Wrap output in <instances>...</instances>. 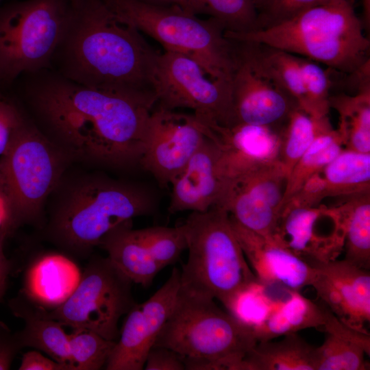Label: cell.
<instances>
[{
  "label": "cell",
  "mask_w": 370,
  "mask_h": 370,
  "mask_svg": "<svg viewBox=\"0 0 370 370\" xmlns=\"http://www.w3.org/2000/svg\"><path fill=\"white\" fill-rule=\"evenodd\" d=\"M47 74L27 90L32 121L71 164L97 170L140 167L148 119L157 99Z\"/></svg>",
  "instance_id": "6da1fadb"
},
{
  "label": "cell",
  "mask_w": 370,
  "mask_h": 370,
  "mask_svg": "<svg viewBox=\"0 0 370 370\" xmlns=\"http://www.w3.org/2000/svg\"><path fill=\"white\" fill-rule=\"evenodd\" d=\"M159 53L103 0H83L73 8L51 66L84 86L156 98L153 75Z\"/></svg>",
  "instance_id": "7a4b0ae2"
},
{
  "label": "cell",
  "mask_w": 370,
  "mask_h": 370,
  "mask_svg": "<svg viewBox=\"0 0 370 370\" xmlns=\"http://www.w3.org/2000/svg\"><path fill=\"white\" fill-rule=\"evenodd\" d=\"M82 169V168H81ZM44 238L70 256H90L101 238L119 225L152 214L157 199L145 186L114 178L101 170L71 164L49 201Z\"/></svg>",
  "instance_id": "3957f363"
},
{
  "label": "cell",
  "mask_w": 370,
  "mask_h": 370,
  "mask_svg": "<svg viewBox=\"0 0 370 370\" xmlns=\"http://www.w3.org/2000/svg\"><path fill=\"white\" fill-rule=\"evenodd\" d=\"M354 0H329L275 25L245 33L225 32L234 41L252 42L304 57L350 74L370 60L369 39Z\"/></svg>",
  "instance_id": "277c9868"
},
{
  "label": "cell",
  "mask_w": 370,
  "mask_h": 370,
  "mask_svg": "<svg viewBox=\"0 0 370 370\" xmlns=\"http://www.w3.org/2000/svg\"><path fill=\"white\" fill-rule=\"evenodd\" d=\"M214 299L180 288L173 310L153 346L177 353L189 370H239L256 344L251 326L219 308Z\"/></svg>",
  "instance_id": "5b68a950"
},
{
  "label": "cell",
  "mask_w": 370,
  "mask_h": 370,
  "mask_svg": "<svg viewBox=\"0 0 370 370\" xmlns=\"http://www.w3.org/2000/svg\"><path fill=\"white\" fill-rule=\"evenodd\" d=\"M188 256L180 270V290L217 299L227 309L258 283L234 232L230 214L214 206L191 212L182 225Z\"/></svg>",
  "instance_id": "8992f818"
},
{
  "label": "cell",
  "mask_w": 370,
  "mask_h": 370,
  "mask_svg": "<svg viewBox=\"0 0 370 370\" xmlns=\"http://www.w3.org/2000/svg\"><path fill=\"white\" fill-rule=\"evenodd\" d=\"M121 21L158 42L164 51L186 56L212 79L231 83L235 42L217 21L201 19L176 5L146 0H103Z\"/></svg>",
  "instance_id": "52a82bcc"
},
{
  "label": "cell",
  "mask_w": 370,
  "mask_h": 370,
  "mask_svg": "<svg viewBox=\"0 0 370 370\" xmlns=\"http://www.w3.org/2000/svg\"><path fill=\"white\" fill-rule=\"evenodd\" d=\"M0 156V195L13 232L23 225L42 230L47 203L71 162L27 118Z\"/></svg>",
  "instance_id": "ba28073f"
},
{
  "label": "cell",
  "mask_w": 370,
  "mask_h": 370,
  "mask_svg": "<svg viewBox=\"0 0 370 370\" xmlns=\"http://www.w3.org/2000/svg\"><path fill=\"white\" fill-rule=\"evenodd\" d=\"M73 10L70 0H26L0 8V84L51 66Z\"/></svg>",
  "instance_id": "9c48e42d"
},
{
  "label": "cell",
  "mask_w": 370,
  "mask_h": 370,
  "mask_svg": "<svg viewBox=\"0 0 370 370\" xmlns=\"http://www.w3.org/2000/svg\"><path fill=\"white\" fill-rule=\"evenodd\" d=\"M133 282L107 257L90 256L79 282L58 307L45 310L46 317L72 329H87L116 341L119 321L136 304Z\"/></svg>",
  "instance_id": "30bf717a"
},
{
  "label": "cell",
  "mask_w": 370,
  "mask_h": 370,
  "mask_svg": "<svg viewBox=\"0 0 370 370\" xmlns=\"http://www.w3.org/2000/svg\"><path fill=\"white\" fill-rule=\"evenodd\" d=\"M153 85L157 105L188 108L201 121L233 124L231 83L211 78L192 58L175 52L159 53Z\"/></svg>",
  "instance_id": "8fae6325"
},
{
  "label": "cell",
  "mask_w": 370,
  "mask_h": 370,
  "mask_svg": "<svg viewBox=\"0 0 370 370\" xmlns=\"http://www.w3.org/2000/svg\"><path fill=\"white\" fill-rule=\"evenodd\" d=\"M234 42L233 124L282 128L292 111L299 108L297 103L262 64L254 42Z\"/></svg>",
  "instance_id": "7c38bea8"
},
{
  "label": "cell",
  "mask_w": 370,
  "mask_h": 370,
  "mask_svg": "<svg viewBox=\"0 0 370 370\" xmlns=\"http://www.w3.org/2000/svg\"><path fill=\"white\" fill-rule=\"evenodd\" d=\"M206 138L195 115L156 105L149 117L140 168L170 185Z\"/></svg>",
  "instance_id": "4fadbf2b"
},
{
  "label": "cell",
  "mask_w": 370,
  "mask_h": 370,
  "mask_svg": "<svg viewBox=\"0 0 370 370\" xmlns=\"http://www.w3.org/2000/svg\"><path fill=\"white\" fill-rule=\"evenodd\" d=\"M180 270L173 268L167 280L148 299L126 314L119 336L105 365L107 370H142L147 354L170 317L180 288Z\"/></svg>",
  "instance_id": "5bb4252c"
},
{
  "label": "cell",
  "mask_w": 370,
  "mask_h": 370,
  "mask_svg": "<svg viewBox=\"0 0 370 370\" xmlns=\"http://www.w3.org/2000/svg\"><path fill=\"white\" fill-rule=\"evenodd\" d=\"M275 240L308 262L336 259L344 234L337 206H285Z\"/></svg>",
  "instance_id": "9a60e30c"
},
{
  "label": "cell",
  "mask_w": 370,
  "mask_h": 370,
  "mask_svg": "<svg viewBox=\"0 0 370 370\" xmlns=\"http://www.w3.org/2000/svg\"><path fill=\"white\" fill-rule=\"evenodd\" d=\"M315 268L311 284L320 301L341 321L367 332L370 321V273L343 260L308 262Z\"/></svg>",
  "instance_id": "2e32d148"
},
{
  "label": "cell",
  "mask_w": 370,
  "mask_h": 370,
  "mask_svg": "<svg viewBox=\"0 0 370 370\" xmlns=\"http://www.w3.org/2000/svg\"><path fill=\"white\" fill-rule=\"evenodd\" d=\"M200 123L205 135L219 149V168L223 182L278 158L281 129L236 123Z\"/></svg>",
  "instance_id": "e0dca14e"
},
{
  "label": "cell",
  "mask_w": 370,
  "mask_h": 370,
  "mask_svg": "<svg viewBox=\"0 0 370 370\" xmlns=\"http://www.w3.org/2000/svg\"><path fill=\"white\" fill-rule=\"evenodd\" d=\"M234 232L258 284L288 291L311 286L315 268L272 237L251 231L230 216Z\"/></svg>",
  "instance_id": "ac0fdd59"
},
{
  "label": "cell",
  "mask_w": 370,
  "mask_h": 370,
  "mask_svg": "<svg viewBox=\"0 0 370 370\" xmlns=\"http://www.w3.org/2000/svg\"><path fill=\"white\" fill-rule=\"evenodd\" d=\"M219 149L206 136L202 144L171 183L168 210L203 212L216 206L223 189L219 169Z\"/></svg>",
  "instance_id": "d6986e66"
},
{
  "label": "cell",
  "mask_w": 370,
  "mask_h": 370,
  "mask_svg": "<svg viewBox=\"0 0 370 370\" xmlns=\"http://www.w3.org/2000/svg\"><path fill=\"white\" fill-rule=\"evenodd\" d=\"M370 192V153L343 149L312 175L290 201L314 206L328 197L343 198Z\"/></svg>",
  "instance_id": "ffe728a7"
},
{
  "label": "cell",
  "mask_w": 370,
  "mask_h": 370,
  "mask_svg": "<svg viewBox=\"0 0 370 370\" xmlns=\"http://www.w3.org/2000/svg\"><path fill=\"white\" fill-rule=\"evenodd\" d=\"M81 275L77 264L68 256L45 252L29 264L18 293L37 306L52 310L71 295Z\"/></svg>",
  "instance_id": "44dd1931"
},
{
  "label": "cell",
  "mask_w": 370,
  "mask_h": 370,
  "mask_svg": "<svg viewBox=\"0 0 370 370\" xmlns=\"http://www.w3.org/2000/svg\"><path fill=\"white\" fill-rule=\"evenodd\" d=\"M12 313L24 321L23 328L16 332L23 348L32 347L49 355L65 370H75L69 349V334L63 325L45 316L39 308L18 293L8 303Z\"/></svg>",
  "instance_id": "7402d4cb"
},
{
  "label": "cell",
  "mask_w": 370,
  "mask_h": 370,
  "mask_svg": "<svg viewBox=\"0 0 370 370\" xmlns=\"http://www.w3.org/2000/svg\"><path fill=\"white\" fill-rule=\"evenodd\" d=\"M99 247L133 283L143 287L150 286L163 269L145 245L138 230L132 228V220L110 230L101 238Z\"/></svg>",
  "instance_id": "603a6c76"
},
{
  "label": "cell",
  "mask_w": 370,
  "mask_h": 370,
  "mask_svg": "<svg viewBox=\"0 0 370 370\" xmlns=\"http://www.w3.org/2000/svg\"><path fill=\"white\" fill-rule=\"evenodd\" d=\"M315 347L297 333L259 341L244 356L239 370H315Z\"/></svg>",
  "instance_id": "cb8c5ba5"
},
{
  "label": "cell",
  "mask_w": 370,
  "mask_h": 370,
  "mask_svg": "<svg viewBox=\"0 0 370 370\" xmlns=\"http://www.w3.org/2000/svg\"><path fill=\"white\" fill-rule=\"evenodd\" d=\"M290 297L278 308L251 326L257 342L308 329L322 328L323 304L312 301L298 291H289Z\"/></svg>",
  "instance_id": "d4e9b609"
},
{
  "label": "cell",
  "mask_w": 370,
  "mask_h": 370,
  "mask_svg": "<svg viewBox=\"0 0 370 370\" xmlns=\"http://www.w3.org/2000/svg\"><path fill=\"white\" fill-rule=\"evenodd\" d=\"M337 208L344 234V260L370 269V192L344 198Z\"/></svg>",
  "instance_id": "484cf974"
},
{
  "label": "cell",
  "mask_w": 370,
  "mask_h": 370,
  "mask_svg": "<svg viewBox=\"0 0 370 370\" xmlns=\"http://www.w3.org/2000/svg\"><path fill=\"white\" fill-rule=\"evenodd\" d=\"M329 106L338 112L337 131L345 149L370 153V89L330 95Z\"/></svg>",
  "instance_id": "4316f807"
},
{
  "label": "cell",
  "mask_w": 370,
  "mask_h": 370,
  "mask_svg": "<svg viewBox=\"0 0 370 370\" xmlns=\"http://www.w3.org/2000/svg\"><path fill=\"white\" fill-rule=\"evenodd\" d=\"M330 125L328 116L314 118L299 108L292 111L280 131L277 158L288 177L315 138Z\"/></svg>",
  "instance_id": "83f0119b"
},
{
  "label": "cell",
  "mask_w": 370,
  "mask_h": 370,
  "mask_svg": "<svg viewBox=\"0 0 370 370\" xmlns=\"http://www.w3.org/2000/svg\"><path fill=\"white\" fill-rule=\"evenodd\" d=\"M343 146L338 132L331 125L315 138L288 175L282 208L312 175L321 171L343 149Z\"/></svg>",
  "instance_id": "f1b7e54d"
},
{
  "label": "cell",
  "mask_w": 370,
  "mask_h": 370,
  "mask_svg": "<svg viewBox=\"0 0 370 370\" xmlns=\"http://www.w3.org/2000/svg\"><path fill=\"white\" fill-rule=\"evenodd\" d=\"M183 9L205 14L221 24L226 32L245 33L258 29L255 0H185Z\"/></svg>",
  "instance_id": "f546056e"
},
{
  "label": "cell",
  "mask_w": 370,
  "mask_h": 370,
  "mask_svg": "<svg viewBox=\"0 0 370 370\" xmlns=\"http://www.w3.org/2000/svg\"><path fill=\"white\" fill-rule=\"evenodd\" d=\"M254 43L262 64L304 110L306 93L298 56L279 49Z\"/></svg>",
  "instance_id": "4dcf8cb0"
},
{
  "label": "cell",
  "mask_w": 370,
  "mask_h": 370,
  "mask_svg": "<svg viewBox=\"0 0 370 370\" xmlns=\"http://www.w3.org/2000/svg\"><path fill=\"white\" fill-rule=\"evenodd\" d=\"M323 343L315 347V370H366L369 364L360 346L325 333Z\"/></svg>",
  "instance_id": "1f68e13d"
},
{
  "label": "cell",
  "mask_w": 370,
  "mask_h": 370,
  "mask_svg": "<svg viewBox=\"0 0 370 370\" xmlns=\"http://www.w3.org/2000/svg\"><path fill=\"white\" fill-rule=\"evenodd\" d=\"M116 344L87 329H73L69 349L75 370H99L105 365Z\"/></svg>",
  "instance_id": "d6a6232c"
},
{
  "label": "cell",
  "mask_w": 370,
  "mask_h": 370,
  "mask_svg": "<svg viewBox=\"0 0 370 370\" xmlns=\"http://www.w3.org/2000/svg\"><path fill=\"white\" fill-rule=\"evenodd\" d=\"M297 56L306 93L304 110L314 118L328 116L330 109L329 97L332 86L329 73L321 64Z\"/></svg>",
  "instance_id": "836d02e7"
},
{
  "label": "cell",
  "mask_w": 370,
  "mask_h": 370,
  "mask_svg": "<svg viewBox=\"0 0 370 370\" xmlns=\"http://www.w3.org/2000/svg\"><path fill=\"white\" fill-rule=\"evenodd\" d=\"M138 232L152 257L163 269L175 263L187 248L182 225L153 226L138 229Z\"/></svg>",
  "instance_id": "e575fe53"
},
{
  "label": "cell",
  "mask_w": 370,
  "mask_h": 370,
  "mask_svg": "<svg viewBox=\"0 0 370 370\" xmlns=\"http://www.w3.org/2000/svg\"><path fill=\"white\" fill-rule=\"evenodd\" d=\"M327 1L329 0H255L258 29L278 24L306 9Z\"/></svg>",
  "instance_id": "d590c367"
},
{
  "label": "cell",
  "mask_w": 370,
  "mask_h": 370,
  "mask_svg": "<svg viewBox=\"0 0 370 370\" xmlns=\"http://www.w3.org/2000/svg\"><path fill=\"white\" fill-rule=\"evenodd\" d=\"M26 119L17 106L0 97V156L5 152Z\"/></svg>",
  "instance_id": "8d00e7d4"
},
{
  "label": "cell",
  "mask_w": 370,
  "mask_h": 370,
  "mask_svg": "<svg viewBox=\"0 0 370 370\" xmlns=\"http://www.w3.org/2000/svg\"><path fill=\"white\" fill-rule=\"evenodd\" d=\"M323 303V302H322ZM324 320L322 328L325 333L355 343L370 356V335L344 323L323 304Z\"/></svg>",
  "instance_id": "74e56055"
},
{
  "label": "cell",
  "mask_w": 370,
  "mask_h": 370,
  "mask_svg": "<svg viewBox=\"0 0 370 370\" xmlns=\"http://www.w3.org/2000/svg\"><path fill=\"white\" fill-rule=\"evenodd\" d=\"M145 370H184V359L175 352L165 347L153 346L149 352Z\"/></svg>",
  "instance_id": "f35d334b"
},
{
  "label": "cell",
  "mask_w": 370,
  "mask_h": 370,
  "mask_svg": "<svg viewBox=\"0 0 370 370\" xmlns=\"http://www.w3.org/2000/svg\"><path fill=\"white\" fill-rule=\"evenodd\" d=\"M21 349L16 332L12 333L7 325L0 321V370L10 369Z\"/></svg>",
  "instance_id": "ab89813d"
},
{
  "label": "cell",
  "mask_w": 370,
  "mask_h": 370,
  "mask_svg": "<svg viewBox=\"0 0 370 370\" xmlns=\"http://www.w3.org/2000/svg\"><path fill=\"white\" fill-rule=\"evenodd\" d=\"M20 370H65L53 359L44 356L37 351H29L23 355Z\"/></svg>",
  "instance_id": "60d3db41"
},
{
  "label": "cell",
  "mask_w": 370,
  "mask_h": 370,
  "mask_svg": "<svg viewBox=\"0 0 370 370\" xmlns=\"http://www.w3.org/2000/svg\"><path fill=\"white\" fill-rule=\"evenodd\" d=\"M13 231L8 221L0 225V300L3 298L7 288L8 280L12 269V263L4 253V243Z\"/></svg>",
  "instance_id": "b9f144b4"
},
{
  "label": "cell",
  "mask_w": 370,
  "mask_h": 370,
  "mask_svg": "<svg viewBox=\"0 0 370 370\" xmlns=\"http://www.w3.org/2000/svg\"><path fill=\"white\" fill-rule=\"evenodd\" d=\"M9 212L7 204L3 197L0 195V225L5 221H8Z\"/></svg>",
  "instance_id": "7bdbcfd3"
},
{
  "label": "cell",
  "mask_w": 370,
  "mask_h": 370,
  "mask_svg": "<svg viewBox=\"0 0 370 370\" xmlns=\"http://www.w3.org/2000/svg\"><path fill=\"white\" fill-rule=\"evenodd\" d=\"M152 3L165 4V5H176L183 8L185 0H146Z\"/></svg>",
  "instance_id": "ee69618b"
},
{
  "label": "cell",
  "mask_w": 370,
  "mask_h": 370,
  "mask_svg": "<svg viewBox=\"0 0 370 370\" xmlns=\"http://www.w3.org/2000/svg\"><path fill=\"white\" fill-rule=\"evenodd\" d=\"M73 8H77L80 5L83 0H70Z\"/></svg>",
  "instance_id": "f6af8a7d"
},
{
  "label": "cell",
  "mask_w": 370,
  "mask_h": 370,
  "mask_svg": "<svg viewBox=\"0 0 370 370\" xmlns=\"http://www.w3.org/2000/svg\"><path fill=\"white\" fill-rule=\"evenodd\" d=\"M2 0H0V2Z\"/></svg>",
  "instance_id": "bcb514c9"
},
{
  "label": "cell",
  "mask_w": 370,
  "mask_h": 370,
  "mask_svg": "<svg viewBox=\"0 0 370 370\" xmlns=\"http://www.w3.org/2000/svg\"><path fill=\"white\" fill-rule=\"evenodd\" d=\"M0 97H1V94H0Z\"/></svg>",
  "instance_id": "7dc6e473"
}]
</instances>
